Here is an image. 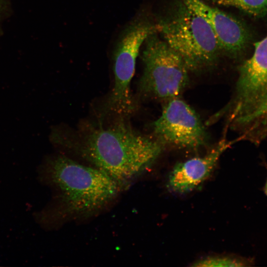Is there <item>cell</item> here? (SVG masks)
I'll use <instances>...</instances> for the list:
<instances>
[{
    "label": "cell",
    "instance_id": "cell-11",
    "mask_svg": "<svg viewBox=\"0 0 267 267\" xmlns=\"http://www.w3.org/2000/svg\"><path fill=\"white\" fill-rule=\"evenodd\" d=\"M213 2L238 8L253 16L261 17L267 13V0H211Z\"/></svg>",
    "mask_w": 267,
    "mask_h": 267
},
{
    "label": "cell",
    "instance_id": "cell-2",
    "mask_svg": "<svg viewBox=\"0 0 267 267\" xmlns=\"http://www.w3.org/2000/svg\"><path fill=\"white\" fill-rule=\"evenodd\" d=\"M47 173L48 180L58 191L60 212L74 218L102 210L123 188L103 171L65 156L53 159Z\"/></svg>",
    "mask_w": 267,
    "mask_h": 267
},
{
    "label": "cell",
    "instance_id": "cell-4",
    "mask_svg": "<svg viewBox=\"0 0 267 267\" xmlns=\"http://www.w3.org/2000/svg\"><path fill=\"white\" fill-rule=\"evenodd\" d=\"M156 34H150L144 41L139 89L146 95L167 101L182 92L189 71L180 55Z\"/></svg>",
    "mask_w": 267,
    "mask_h": 267
},
{
    "label": "cell",
    "instance_id": "cell-13",
    "mask_svg": "<svg viewBox=\"0 0 267 267\" xmlns=\"http://www.w3.org/2000/svg\"><path fill=\"white\" fill-rule=\"evenodd\" d=\"M5 0H0V19L1 17L4 7Z\"/></svg>",
    "mask_w": 267,
    "mask_h": 267
},
{
    "label": "cell",
    "instance_id": "cell-10",
    "mask_svg": "<svg viewBox=\"0 0 267 267\" xmlns=\"http://www.w3.org/2000/svg\"><path fill=\"white\" fill-rule=\"evenodd\" d=\"M234 122L249 125L253 130L267 131V96Z\"/></svg>",
    "mask_w": 267,
    "mask_h": 267
},
{
    "label": "cell",
    "instance_id": "cell-3",
    "mask_svg": "<svg viewBox=\"0 0 267 267\" xmlns=\"http://www.w3.org/2000/svg\"><path fill=\"white\" fill-rule=\"evenodd\" d=\"M157 33L182 58L189 71L213 65L221 50L210 25L179 0L155 25Z\"/></svg>",
    "mask_w": 267,
    "mask_h": 267
},
{
    "label": "cell",
    "instance_id": "cell-12",
    "mask_svg": "<svg viewBox=\"0 0 267 267\" xmlns=\"http://www.w3.org/2000/svg\"><path fill=\"white\" fill-rule=\"evenodd\" d=\"M244 262L239 259L229 257H209L201 259L193 265L194 267H241L244 266Z\"/></svg>",
    "mask_w": 267,
    "mask_h": 267
},
{
    "label": "cell",
    "instance_id": "cell-9",
    "mask_svg": "<svg viewBox=\"0 0 267 267\" xmlns=\"http://www.w3.org/2000/svg\"><path fill=\"white\" fill-rule=\"evenodd\" d=\"M231 143L222 138L204 156L176 164L169 175L168 188L174 193L184 194L198 188L209 178L222 154Z\"/></svg>",
    "mask_w": 267,
    "mask_h": 267
},
{
    "label": "cell",
    "instance_id": "cell-7",
    "mask_svg": "<svg viewBox=\"0 0 267 267\" xmlns=\"http://www.w3.org/2000/svg\"><path fill=\"white\" fill-rule=\"evenodd\" d=\"M254 53L239 69L232 105L234 121L267 96V36L255 44Z\"/></svg>",
    "mask_w": 267,
    "mask_h": 267
},
{
    "label": "cell",
    "instance_id": "cell-1",
    "mask_svg": "<svg viewBox=\"0 0 267 267\" xmlns=\"http://www.w3.org/2000/svg\"><path fill=\"white\" fill-rule=\"evenodd\" d=\"M73 141L69 144L81 156L123 187L149 168L162 150L157 141L122 121L107 128H89Z\"/></svg>",
    "mask_w": 267,
    "mask_h": 267
},
{
    "label": "cell",
    "instance_id": "cell-6",
    "mask_svg": "<svg viewBox=\"0 0 267 267\" xmlns=\"http://www.w3.org/2000/svg\"><path fill=\"white\" fill-rule=\"evenodd\" d=\"M153 130L162 142L183 148L201 147L208 139L198 114L178 97L166 101L160 116L153 124Z\"/></svg>",
    "mask_w": 267,
    "mask_h": 267
},
{
    "label": "cell",
    "instance_id": "cell-14",
    "mask_svg": "<svg viewBox=\"0 0 267 267\" xmlns=\"http://www.w3.org/2000/svg\"><path fill=\"white\" fill-rule=\"evenodd\" d=\"M265 192L266 194H267V180L266 186H265Z\"/></svg>",
    "mask_w": 267,
    "mask_h": 267
},
{
    "label": "cell",
    "instance_id": "cell-8",
    "mask_svg": "<svg viewBox=\"0 0 267 267\" xmlns=\"http://www.w3.org/2000/svg\"><path fill=\"white\" fill-rule=\"evenodd\" d=\"M179 0L210 25L221 50L234 55L245 48L249 41V34L239 20L202 0Z\"/></svg>",
    "mask_w": 267,
    "mask_h": 267
},
{
    "label": "cell",
    "instance_id": "cell-5",
    "mask_svg": "<svg viewBox=\"0 0 267 267\" xmlns=\"http://www.w3.org/2000/svg\"><path fill=\"white\" fill-rule=\"evenodd\" d=\"M155 32H157L155 25L144 18L136 17L119 35L113 54L114 84L107 102L110 110L127 114L133 109L130 84L134 74L136 58L142 44Z\"/></svg>",
    "mask_w": 267,
    "mask_h": 267
}]
</instances>
